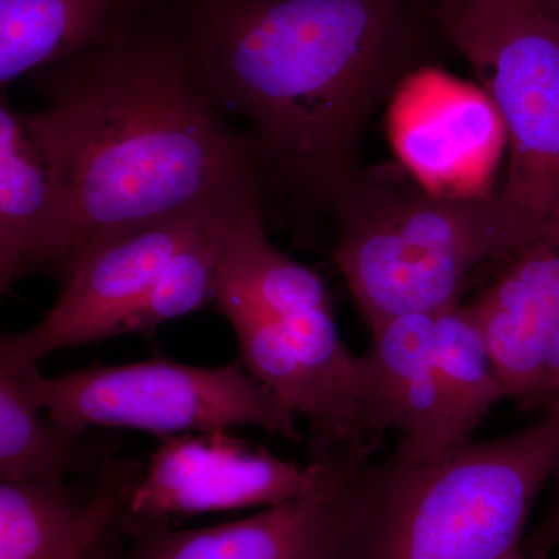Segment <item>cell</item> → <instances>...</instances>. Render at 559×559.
Here are the masks:
<instances>
[{"mask_svg":"<svg viewBox=\"0 0 559 559\" xmlns=\"http://www.w3.org/2000/svg\"><path fill=\"white\" fill-rule=\"evenodd\" d=\"M183 35L267 186L331 213L358 178L367 124L430 64L428 0H194Z\"/></svg>","mask_w":559,"mask_h":559,"instance_id":"cell-1","label":"cell"},{"mask_svg":"<svg viewBox=\"0 0 559 559\" xmlns=\"http://www.w3.org/2000/svg\"><path fill=\"white\" fill-rule=\"evenodd\" d=\"M143 9L112 38L32 75L72 168L60 280L92 250L151 224L266 201L252 140L227 119L182 27Z\"/></svg>","mask_w":559,"mask_h":559,"instance_id":"cell-2","label":"cell"},{"mask_svg":"<svg viewBox=\"0 0 559 559\" xmlns=\"http://www.w3.org/2000/svg\"><path fill=\"white\" fill-rule=\"evenodd\" d=\"M559 466V404L500 439L432 455L399 443L358 473L344 559H518L530 514Z\"/></svg>","mask_w":559,"mask_h":559,"instance_id":"cell-3","label":"cell"},{"mask_svg":"<svg viewBox=\"0 0 559 559\" xmlns=\"http://www.w3.org/2000/svg\"><path fill=\"white\" fill-rule=\"evenodd\" d=\"M331 213L334 264L370 331L459 304L474 271L538 240L498 193L448 200L385 173L360 171Z\"/></svg>","mask_w":559,"mask_h":559,"instance_id":"cell-4","label":"cell"},{"mask_svg":"<svg viewBox=\"0 0 559 559\" xmlns=\"http://www.w3.org/2000/svg\"><path fill=\"white\" fill-rule=\"evenodd\" d=\"M507 130L500 200L559 245V25L538 0H428Z\"/></svg>","mask_w":559,"mask_h":559,"instance_id":"cell-5","label":"cell"},{"mask_svg":"<svg viewBox=\"0 0 559 559\" xmlns=\"http://www.w3.org/2000/svg\"><path fill=\"white\" fill-rule=\"evenodd\" d=\"M22 388L35 409L70 436L120 428L164 439L249 426L294 443L307 440L294 415L241 359L200 367L159 356L61 377L35 369L24 373Z\"/></svg>","mask_w":559,"mask_h":559,"instance_id":"cell-6","label":"cell"},{"mask_svg":"<svg viewBox=\"0 0 559 559\" xmlns=\"http://www.w3.org/2000/svg\"><path fill=\"white\" fill-rule=\"evenodd\" d=\"M301 466L229 430L164 437L143 465L124 511L170 522L267 509L325 491L371 457L319 455Z\"/></svg>","mask_w":559,"mask_h":559,"instance_id":"cell-7","label":"cell"},{"mask_svg":"<svg viewBox=\"0 0 559 559\" xmlns=\"http://www.w3.org/2000/svg\"><path fill=\"white\" fill-rule=\"evenodd\" d=\"M388 134L409 178L433 197H492L507 130L479 84L433 64L411 72L389 98Z\"/></svg>","mask_w":559,"mask_h":559,"instance_id":"cell-8","label":"cell"},{"mask_svg":"<svg viewBox=\"0 0 559 559\" xmlns=\"http://www.w3.org/2000/svg\"><path fill=\"white\" fill-rule=\"evenodd\" d=\"M224 209L242 207L191 210L92 250L60 280V296L35 326L0 333V356L11 369L28 371L61 349L114 337L121 319L139 304L176 250L212 213Z\"/></svg>","mask_w":559,"mask_h":559,"instance_id":"cell-9","label":"cell"},{"mask_svg":"<svg viewBox=\"0 0 559 559\" xmlns=\"http://www.w3.org/2000/svg\"><path fill=\"white\" fill-rule=\"evenodd\" d=\"M362 465L318 495L210 527L176 528L123 510L124 559H344L358 518Z\"/></svg>","mask_w":559,"mask_h":559,"instance_id":"cell-10","label":"cell"},{"mask_svg":"<svg viewBox=\"0 0 559 559\" xmlns=\"http://www.w3.org/2000/svg\"><path fill=\"white\" fill-rule=\"evenodd\" d=\"M502 263L498 278L466 307L507 400L544 414L559 403V245L538 238Z\"/></svg>","mask_w":559,"mask_h":559,"instance_id":"cell-11","label":"cell"},{"mask_svg":"<svg viewBox=\"0 0 559 559\" xmlns=\"http://www.w3.org/2000/svg\"><path fill=\"white\" fill-rule=\"evenodd\" d=\"M72 168L55 114L0 102V261L17 278L57 271L68 242Z\"/></svg>","mask_w":559,"mask_h":559,"instance_id":"cell-12","label":"cell"},{"mask_svg":"<svg viewBox=\"0 0 559 559\" xmlns=\"http://www.w3.org/2000/svg\"><path fill=\"white\" fill-rule=\"evenodd\" d=\"M433 312H411L371 331L356 360L355 406L364 439L377 447L390 430L419 455L466 443L433 358Z\"/></svg>","mask_w":559,"mask_h":559,"instance_id":"cell-13","label":"cell"},{"mask_svg":"<svg viewBox=\"0 0 559 559\" xmlns=\"http://www.w3.org/2000/svg\"><path fill=\"white\" fill-rule=\"evenodd\" d=\"M143 463L109 455L86 495L66 477L0 480V559H68L94 551L117 524Z\"/></svg>","mask_w":559,"mask_h":559,"instance_id":"cell-14","label":"cell"},{"mask_svg":"<svg viewBox=\"0 0 559 559\" xmlns=\"http://www.w3.org/2000/svg\"><path fill=\"white\" fill-rule=\"evenodd\" d=\"M146 0H0V86L98 46Z\"/></svg>","mask_w":559,"mask_h":559,"instance_id":"cell-15","label":"cell"},{"mask_svg":"<svg viewBox=\"0 0 559 559\" xmlns=\"http://www.w3.org/2000/svg\"><path fill=\"white\" fill-rule=\"evenodd\" d=\"M263 213L249 207L227 224L213 301H240L272 319L333 307L325 282L272 245Z\"/></svg>","mask_w":559,"mask_h":559,"instance_id":"cell-16","label":"cell"},{"mask_svg":"<svg viewBox=\"0 0 559 559\" xmlns=\"http://www.w3.org/2000/svg\"><path fill=\"white\" fill-rule=\"evenodd\" d=\"M24 373L0 356V480L94 479L116 451L109 441L55 428L28 400L22 388Z\"/></svg>","mask_w":559,"mask_h":559,"instance_id":"cell-17","label":"cell"},{"mask_svg":"<svg viewBox=\"0 0 559 559\" xmlns=\"http://www.w3.org/2000/svg\"><path fill=\"white\" fill-rule=\"evenodd\" d=\"M249 207L212 213L200 229L176 250L139 304L121 319L114 337L151 333L164 323L191 314L213 301L224 231L237 213Z\"/></svg>","mask_w":559,"mask_h":559,"instance_id":"cell-18","label":"cell"},{"mask_svg":"<svg viewBox=\"0 0 559 559\" xmlns=\"http://www.w3.org/2000/svg\"><path fill=\"white\" fill-rule=\"evenodd\" d=\"M433 358L450 399L460 433L469 440L473 430L506 390L476 320L466 305H451L433 314Z\"/></svg>","mask_w":559,"mask_h":559,"instance_id":"cell-19","label":"cell"},{"mask_svg":"<svg viewBox=\"0 0 559 559\" xmlns=\"http://www.w3.org/2000/svg\"><path fill=\"white\" fill-rule=\"evenodd\" d=\"M555 495L549 511L538 527L525 536L524 549L527 557L547 558L551 551L559 549V466L554 474Z\"/></svg>","mask_w":559,"mask_h":559,"instance_id":"cell-20","label":"cell"},{"mask_svg":"<svg viewBox=\"0 0 559 559\" xmlns=\"http://www.w3.org/2000/svg\"><path fill=\"white\" fill-rule=\"evenodd\" d=\"M16 275L13 274L9 270V267L5 266V264L0 261V296H3V294L7 293L13 286L14 282H17Z\"/></svg>","mask_w":559,"mask_h":559,"instance_id":"cell-21","label":"cell"},{"mask_svg":"<svg viewBox=\"0 0 559 559\" xmlns=\"http://www.w3.org/2000/svg\"><path fill=\"white\" fill-rule=\"evenodd\" d=\"M543 10L559 25V0H538Z\"/></svg>","mask_w":559,"mask_h":559,"instance_id":"cell-22","label":"cell"},{"mask_svg":"<svg viewBox=\"0 0 559 559\" xmlns=\"http://www.w3.org/2000/svg\"><path fill=\"white\" fill-rule=\"evenodd\" d=\"M92 551H81V554L73 555L68 559H90Z\"/></svg>","mask_w":559,"mask_h":559,"instance_id":"cell-23","label":"cell"},{"mask_svg":"<svg viewBox=\"0 0 559 559\" xmlns=\"http://www.w3.org/2000/svg\"><path fill=\"white\" fill-rule=\"evenodd\" d=\"M518 559H549V557H547V558H535V557H527V555H522V557L518 558Z\"/></svg>","mask_w":559,"mask_h":559,"instance_id":"cell-24","label":"cell"},{"mask_svg":"<svg viewBox=\"0 0 559 559\" xmlns=\"http://www.w3.org/2000/svg\"><path fill=\"white\" fill-rule=\"evenodd\" d=\"M559 404V403H558Z\"/></svg>","mask_w":559,"mask_h":559,"instance_id":"cell-25","label":"cell"}]
</instances>
